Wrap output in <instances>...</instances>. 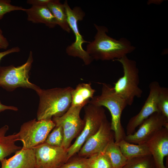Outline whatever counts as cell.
<instances>
[{
    "mask_svg": "<svg viewBox=\"0 0 168 168\" xmlns=\"http://www.w3.org/2000/svg\"><path fill=\"white\" fill-rule=\"evenodd\" d=\"M96 33L94 40L89 42L86 50L93 59L115 61L133 52L135 47L127 39L116 40L109 36L105 26L94 24Z\"/></svg>",
    "mask_w": 168,
    "mask_h": 168,
    "instance_id": "cell-1",
    "label": "cell"
},
{
    "mask_svg": "<svg viewBox=\"0 0 168 168\" xmlns=\"http://www.w3.org/2000/svg\"><path fill=\"white\" fill-rule=\"evenodd\" d=\"M71 86L43 89L36 92L39 96V103L37 113V120L52 119L63 115L71 104Z\"/></svg>",
    "mask_w": 168,
    "mask_h": 168,
    "instance_id": "cell-2",
    "label": "cell"
},
{
    "mask_svg": "<svg viewBox=\"0 0 168 168\" xmlns=\"http://www.w3.org/2000/svg\"><path fill=\"white\" fill-rule=\"evenodd\" d=\"M88 103L108 109L111 115V129L114 133L115 142L117 143L124 139L126 135L121 122V117L123 110L128 105L115 93L113 87L108 84L102 83L101 94L94 96Z\"/></svg>",
    "mask_w": 168,
    "mask_h": 168,
    "instance_id": "cell-3",
    "label": "cell"
},
{
    "mask_svg": "<svg viewBox=\"0 0 168 168\" xmlns=\"http://www.w3.org/2000/svg\"><path fill=\"white\" fill-rule=\"evenodd\" d=\"M115 61L122 65L124 75L114 83L113 89L128 105H131L135 97H141L143 91L139 86V70L136 62L127 56Z\"/></svg>",
    "mask_w": 168,
    "mask_h": 168,
    "instance_id": "cell-4",
    "label": "cell"
},
{
    "mask_svg": "<svg viewBox=\"0 0 168 168\" xmlns=\"http://www.w3.org/2000/svg\"><path fill=\"white\" fill-rule=\"evenodd\" d=\"M33 60L31 51L26 62L21 66H0V87L8 91L18 87L32 89L36 92L39 90V86L29 81V72Z\"/></svg>",
    "mask_w": 168,
    "mask_h": 168,
    "instance_id": "cell-5",
    "label": "cell"
},
{
    "mask_svg": "<svg viewBox=\"0 0 168 168\" xmlns=\"http://www.w3.org/2000/svg\"><path fill=\"white\" fill-rule=\"evenodd\" d=\"M88 103L84 106L83 128L74 143L67 150L68 161L78 152L86 141L97 132L101 123L106 119L103 107Z\"/></svg>",
    "mask_w": 168,
    "mask_h": 168,
    "instance_id": "cell-6",
    "label": "cell"
},
{
    "mask_svg": "<svg viewBox=\"0 0 168 168\" xmlns=\"http://www.w3.org/2000/svg\"><path fill=\"white\" fill-rule=\"evenodd\" d=\"M55 126L52 119L37 120L35 119L24 123L18 133V140L22 143V148L33 149L44 143Z\"/></svg>",
    "mask_w": 168,
    "mask_h": 168,
    "instance_id": "cell-7",
    "label": "cell"
},
{
    "mask_svg": "<svg viewBox=\"0 0 168 168\" xmlns=\"http://www.w3.org/2000/svg\"><path fill=\"white\" fill-rule=\"evenodd\" d=\"M65 7L69 25L75 37V41L66 49V52L69 56L77 57L81 59L86 65L91 64L93 59L84 49L82 44L90 41L85 40L80 34L78 28V22L83 19L85 13L81 8L76 6L71 9L67 0L63 4Z\"/></svg>",
    "mask_w": 168,
    "mask_h": 168,
    "instance_id": "cell-8",
    "label": "cell"
},
{
    "mask_svg": "<svg viewBox=\"0 0 168 168\" xmlns=\"http://www.w3.org/2000/svg\"><path fill=\"white\" fill-rule=\"evenodd\" d=\"M84 106H71L62 116L54 117L52 119L55 126H60L63 130L64 138L61 147L67 150L74 138L78 137L82 130L84 121L80 117V113Z\"/></svg>",
    "mask_w": 168,
    "mask_h": 168,
    "instance_id": "cell-9",
    "label": "cell"
},
{
    "mask_svg": "<svg viewBox=\"0 0 168 168\" xmlns=\"http://www.w3.org/2000/svg\"><path fill=\"white\" fill-rule=\"evenodd\" d=\"M133 133L126 135L124 139L133 144L146 143L163 127L168 128V119L160 112L154 113L144 120Z\"/></svg>",
    "mask_w": 168,
    "mask_h": 168,
    "instance_id": "cell-10",
    "label": "cell"
},
{
    "mask_svg": "<svg viewBox=\"0 0 168 168\" xmlns=\"http://www.w3.org/2000/svg\"><path fill=\"white\" fill-rule=\"evenodd\" d=\"M36 168H59L68 161L67 150L45 142L34 147Z\"/></svg>",
    "mask_w": 168,
    "mask_h": 168,
    "instance_id": "cell-11",
    "label": "cell"
},
{
    "mask_svg": "<svg viewBox=\"0 0 168 168\" xmlns=\"http://www.w3.org/2000/svg\"><path fill=\"white\" fill-rule=\"evenodd\" d=\"M114 137L110 123L107 119L101 123L97 132L84 143L78 152V156L88 158L103 152L109 142Z\"/></svg>",
    "mask_w": 168,
    "mask_h": 168,
    "instance_id": "cell-12",
    "label": "cell"
},
{
    "mask_svg": "<svg viewBox=\"0 0 168 168\" xmlns=\"http://www.w3.org/2000/svg\"><path fill=\"white\" fill-rule=\"evenodd\" d=\"M157 81L151 82L149 85V93L141 110L137 114L132 117L127 124L126 135L133 133L136 128L152 114L159 112L157 107V101L161 88Z\"/></svg>",
    "mask_w": 168,
    "mask_h": 168,
    "instance_id": "cell-13",
    "label": "cell"
},
{
    "mask_svg": "<svg viewBox=\"0 0 168 168\" xmlns=\"http://www.w3.org/2000/svg\"><path fill=\"white\" fill-rule=\"evenodd\" d=\"M154 162L155 168H167L164 159L168 155V128L163 127L146 143Z\"/></svg>",
    "mask_w": 168,
    "mask_h": 168,
    "instance_id": "cell-14",
    "label": "cell"
},
{
    "mask_svg": "<svg viewBox=\"0 0 168 168\" xmlns=\"http://www.w3.org/2000/svg\"><path fill=\"white\" fill-rule=\"evenodd\" d=\"M1 168H36L35 153L33 149L22 148L10 158L1 161Z\"/></svg>",
    "mask_w": 168,
    "mask_h": 168,
    "instance_id": "cell-15",
    "label": "cell"
},
{
    "mask_svg": "<svg viewBox=\"0 0 168 168\" xmlns=\"http://www.w3.org/2000/svg\"><path fill=\"white\" fill-rule=\"evenodd\" d=\"M27 15L28 21L33 23H42L50 28L57 25L55 18L47 6H32L24 11Z\"/></svg>",
    "mask_w": 168,
    "mask_h": 168,
    "instance_id": "cell-16",
    "label": "cell"
},
{
    "mask_svg": "<svg viewBox=\"0 0 168 168\" xmlns=\"http://www.w3.org/2000/svg\"><path fill=\"white\" fill-rule=\"evenodd\" d=\"M9 126L7 125L0 128V161L12 153H16L22 147L16 145V142L18 141V133L6 136Z\"/></svg>",
    "mask_w": 168,
    "mask_h": 168,
    "instance_id": "cell-17",
    "label": "cell"
},
{
    "mask_svg": "<svg viewBox=\"0 0 168 168\" xmlns=\"http://www.w3.org/2000/svg\"><path fill=\"white\" fill-rule=\"evenodd\" d=\"M95 92L90 83L79 84L72 91L71 106H85L94 96Z\"/></svg>",
    "mask_w": 168,
    "mask_h": 168,
    "instance_id": "cell-18",
    "label": "cell"
},
{
    "mask_svg": "<svg viewBox=\"0 0 168 168\" xmlns=\"http://www.w3.org/2000/svg\"><path fill=\"white\" fill-rule=\"evenodd\" d=\"M116 143L119 147L122 153L128 160L151 155L146 143L135 144L123 139Z\"/></svg>",
    "mask_w": 168,
    "mask_h": 168,
    "instance_id": "cell-19",
    "label": "cell"
},
{
    "mask_svg": "<svg viewBox=\"0 0 168 168\" xmlns=\"http://www.w3.org/2000/svg\"><path fill=\"white\" fill-rule=\"evenodd\" d=\"M47 6L55 17L57 25L64 30L70 33L71 29L68 24L67 15L63 4L58 0H51Z\"/></svg>",
    "mask_w": 168,
    "mask_h": 168,
    "instance_id": "cell-20",
    "label": "cell"
},
{
    "mask_svg": "<svg viewBox=\"0 0 168 168\" xmlns=\"http://www.w3.org/2000/svg\"><path fill=\"white\" fill-rule=\"evenodd\" d=\"M103 152L109 157L113 168H122L128 161L115 142L114 138L109 142Z\"/></svg>",
    "mask_w": 168,
    "mask_h": 168,
    "instance_id": "cell-21",
    "label": "cell"
},
{
    "mask_svg": "<svg viewBox=\"0 0 168 168\" xmlns=\"http://www.w3.org/2000/svg\"><path fill=\"white\" fill-rule=\"evenodd\" d=\"M122 168H155L151 155L128 160Z\"/></svg>",
    "mask_w": 168,
    "mask_h": 168,
    "instance_id": "cell-22",
    "label": "cell"
},
{
    "mask_svg": "<svg viewBox=\"0 0 168 168\" xmlns=\"http://www.w3.org/2000/svg\"><path fill=\"white\" fill-rule=\"evenodd\" d=\"M88 158L87 168H113L110 159L104 152L94 154Z\"/></svg>",
    "mask_w": 168,
    "mask_h": 168,
    "instance_id": "cell-23",
    "label": "cell"
},
{
    "mask_svg": "<svg viewBox=\"0 0 168 168\" xmlns=\"http://www.w3.org/2000/svg\"><path fill=\"white\" fill-rule=\"evenodd\" d=\"M64 138L62 128L55 126L48 136L44 142L52 146L61 147Z\"/></svg>",
    "mask_w": 168,
    "mask_h": 168,
    "instance_id": "cell-24",
    "label": "cell"
},
{
    "mask_svg": "<svg viewBox=\"0 0 168 168\" xmlns=\"http://www.w3.org/2000/svg\"><path fill=\"white\" fill-rule=\"evenodd\" d=\"M160 112L168 119V89L161 87L157 101Z\"/></svg>",
    "mask_w": 168,
    "mask_h": 168,
    "instance_id": "cell-25",
    "label": "cell"
},
{
    "mask_svg": "<svg viewBox=\"0 0 168 168\" xmlns=\"http://www.w3.org/2000/svg\"><path fill=\"white\" fill-rule=\"evenodd\" d=\"M89 158L78 156L70 158L59 168H87Z\"/></svg>",
    "mask_w": 168,
    "mask_h": 168,
    "instance_id": "cell-26",
    "label": "cell"
},
{
    "mask_svg": "<svg viewBox=\"0 0 168 168\" xmlns=\"http://www.w3.org/2000/svg\"><path fill=\"white\" fill-rule=\"evenodd\" d=\"M11 2L10 0H0V20L7 13L15 11H25L26 8L21 6L13 5Z\"/></svg>",
    "mask_w": 168,
    "mask_h": 168,
    "instance_id": "cell-27",
    "label": "cell"
},
{
    "mask_svg": "<svg viewBox=\"0 0 168 168\" xmlns=\"http://www.w3.org/2000/svg\"><path fill=\"white\" fill-rule=\"evenodd\" d=\"M51 0H28L26 3L32 6H47Z\"/></svg>",
    "mask_w": 168,
    "mask_h": 168,
    "instance_id": "cell-28",
    "label": "cell"
},
{
    "mask_svg": "<svg viewBox=\"0 0 168 168\" xmlns=\"http://www.w3.org/2000/svg\"><path fill=\"white\" fill-rule=\"evenodd\" d=\"M9 45V43L3 35L2 31L0 28V49H6Z\"/></svg>",
    "mask_w": 168,
    "mask_h": 168,
    "instance_id": "cell-29",
    "label": "cell"
},
{
    "mask_svg": "<svg viewBox=\"0 0 168 168\" xmlns=\"http://www.w3.org/2000/svg\"><path fill=\"white\" fill-rule=\"evenodd\" d=\"M20 48L18 46H16L8 49L4 51L0 52V61L2 58L9 54L19 52Z\"/></svg>",
    "mask_w": 168,
    "mask_h": 168,
    "instance_id": "cell-30",
    "label": "cell"
},
{
    "mask_svg": "<svg viewBox=\"0 0 168 168\" xmlns=\"http://www.w3.org/2000/svg\"><path fill=\"white\" fill-rule=\"evenodd\" d=\"M6 110H11L15 111L18 110L17 107L12 106H7L2 104L0 100V112Z\"/></svg>",
    "mask_w": 168,
    "mask_h": 168,
    "instance_id": "cell-31",
    "label": "cell"
}]
</instances>
